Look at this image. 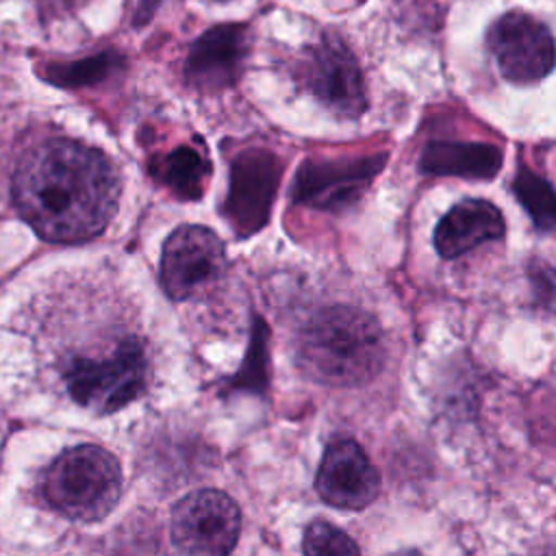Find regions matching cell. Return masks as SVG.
Here are the masks:
<instances>
[{"instance_id":"6da1fadb","label":"cell","mask_w":556,"mask_h":556,"mask_svg":"<svg viewBox=\"0 0 556 556\" xmlns=\"http://www.w3.org/2000/svg\"><path fill=\"white\" fill-rule=\"evenodd\" d=\"M13 200L37 235L54 243H78L100 235L115 215L119 178L100 150L50 139L22 156Z\"/></svg>"},{"instance_id":"7a4b0ae2","label":"cell","mask_w":556,"mask_h":556,"mask_svg":"<svg viewBox=\"0 0 556 556\" xmlns=\"http://www.w3.org/2000/svg\"><path fill=\"white\" fill-rule=\"evenodd\" d=\"M380 324L363 308L334 304L315 311L295 337L300 371L326 387L369 382L384 363Z\"/></svg>"},{"instance_id":"3957f363","label":"cell","mask_w":556,"mask_h":556,"mask_svg":"<svg viewBox=\"0 0 556 556\" xmlns=\"http://www.w3.org/2000/svg\"><path fill=\"white\" fill-rule=\"evenodd\" d=\"M150 376L148 345L137 330L124 324L74 350L61 367L67 395L96 413H113L137 400L148 389Z\"/></svg>"},{"instance_id":"277c9868","label":"cell","mask_w":556,"mask_h":556,"mask_svg":"<svg viewBox=\"0 0 556 556\" xmlns=\"http://www.w3.org/2000/svg\"><path fill=\"white\" fill-rule=\"evenodd\" d=\"M122 495L117 458L100 445H76L52 460L43 473V497L76 521L106 517Z\"/></svg>"},{"instance_id":"5b68a950","label":"cell","mask_w":556,"mask_h":556,"mask_svg":"<svg viewBox=\"0 0 556 556\" xmlns=\"http://www.w3.org/2000/svg\"><path fill=\"white\" fill-rule=\"evenodd\" d=\"M239 530L237 502L217 489L185 495L172 513V541L182 556H228Z\"/></svg>"},{"instance_id":"8992f818","label":"cell","mask_w":556,"mask_h":556,"mask_svg":"<svg viewBox=\"0 0 556 556\" xmlns=\"http://www.w3.org/2000/svg\"><path fill=\"white\" fill-rule=\"evenodd\" d=\"M226 271L222 239L204 226L176 228L161 254V287L176 300H189L215 285Z\"/></svg>"},{"instance_id":"52a82bcc","label":"cell","mask_w":556,"mask_h":556,"mask_svg":"<svg viewBox=\"0 0 556 556\" xmlns=\"http://www.w3.org/2000/svg\"><path fill=\"white\" fill-rule=\"evenodd\" d=\"M298 78L319 102L341 115L354 117L367 104L358 63L348 46L332 35L304 52Z\"/></svg>"},{"instance_id":"ba28073f","label":"cell","mask_w":556,"mask_h":556,"mask_svg":"<svg viewBox=\"0 0 556 556\" xmlns=\"http://www.w3.org/2000/svg\"><path fill=\"white\" fill-rule=\"evenodd\" d=\"M486 43L502 74L513 83H534L547 76L554 65L549 28L521 11H510L493 22Z\"/></svg>"},{"instance_id":"9c48e42d","label":"cell","mask_w":556,"mask_h":556,"mask_svg":"<svg viewBox=\"0 0 556 556\" xmlns=\"http://www.w3.org/2000/svg\"><path fill=\"white\" fill-rule=\"evenodd\" d=\"M382 165V154L337 161H306L295 178L293 198L324 211L345 208L361 198Z\"/></svg>"},{"instance_id":"30bf717a","label":"cell","mask_w":556,"mask_h":556,"mask_svg":"<svg viewBox=\"0 0 556 556\" xmlns=\"http://www.w3.org/2000/svg\"><path fill=\"white\" fill-rule=\"evenodd\" d=\"M315 489L330 506L361 510L376 500L380 478L361 445L352 439H341L328 445L315 478Z\"/></svg>"},{"instance_id":"8fae6325","label":"cell","mask_w":556,"mask_h":556,"mask_svg":"<svg viewBox=\"0 0 556 556\" xmlns=\"http://www.w3.org/2000/svg\"><path fill=\"white\" fill-rule=\"evenodd\" d=\"M278 178L280 165L271 152L248 150L237 156L226 208L239 232H252L265 222Z\"/></svg>"},{"instance_id":"7c38bea8","label":"cell","mask_w":556,"mask_h":556,"mask_svg":"<svg viewBox=\"0 0 556 556\" xmlns=\"http://www.w3.org/2000/svg\"><path fill=\"white\" fill-rule=\"evenodd\" d=\"M248 28L241 24H224L206 30L187 56V80L200 89L228 87L245 59Z\"/></svg>"},{"instance_id":"4fadbf2b","label":"cell","mask_w":556,"mask_h":556,"mask_svg":"<svg viewBox=\"0 0 556 556\" xmlns=\"http://www.w3.org/2000/svg\"><path fill=\"white\" fill-rule=\"evenodd\" d=\"M502 235V213L491 202L471 198L458 202L443 215L434 230V245L443 258H456Z\"/></svg>"},{"instance_id":"5bb4252c","label":"cell","mask_w":556,"mask_h":556,"mask_svg":"<svg viewBox=\"0 0 556 556\" xmlns=\"http://www.w3.org/2000/svg\"><path fill=\"white\" fill-rule=\"evenodd\" d=\"M500 165V148L480 141H432L421 156V169L434 176L493 178Z\"/></svg>"},{"instance_id":"9a60e30c","label":"cell","mask_w":556,"mask_h":556,"mask_svg":"<svg viewBox=\"0 0 556 556\" xmlns=\"http://www.w3.org/2000/svg\"><path fill=\"white\" fill-rule=\"evenodd\" d=\"M154 176L178 198L193 200L202 195L204 180L211 172L208 161L189 146H180L165 156L154 159Z\"/></svg>"},{"instance_id":"2e32d148","label":"cell","mask_w":556,"mask_h":556,"mask_svg":"<svg viewBox=\"0 0 556 556\" xmlns=\"http://www.w3.org/2000/svg\"><path fill=\"white\" fill-rule=\"evenodd\" d=\"M515 193L519 202L528 208L534 224L543 230H552L554 226V191L552 185L530 172L528 167H519L515 176Z\"/></svg>"},{"instance_id":"e0dca14e","label":"cell","mask_w":556,"mask_h":556,"mask_svg":"<svg viewBox=\"0 0 556 556\" xmlns=\"http://www.w3.org/2000/svg\"><path fill=\"white\" fill-rule=\"evenodd\" d=\"M306 556H361L352 536L328 521H313L302 541Z\"/></svg>"},{"instance_id":"ac0fdd59","label":"cell","mask_w":556,"mask_h":556,"mask_svg":"<svg viewBox=\"0 0 556 556\" xmlns=\"http://www.w3.org/2000/svg\"><path fill=\"white\" fill-rule=\"evenodd\" d=\"M113 67H115V56L106 52V54L91 56V59H85L78 63L50 65L46 72V78L56 85L76 87V85H89V83L104 78Z\"/></svg>"},{"instance_id":"d6986e66","label":"cell","mask_w":556,"mask_h":556,"mask_svg":"<svg viewBox=\"0 0 556 556\" xmlns=\"http://www.w3.org/2000/svg\"><path fill=\"white\" fill-rule=\"evenodd\" d=\"M391 556H421V554L415 552V549H404V552H395V554H391Z\"/></svg>"}]
</instances>
